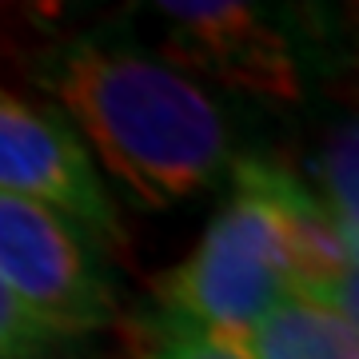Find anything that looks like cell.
Wrapping results in <instances>:
<instances>
[{
  "label": "cell",
  "instance_id": "1",
  "mask_svg": "<svg viewBox=\"0 0 359 359\" xmlns=\"http://www.w3.org/2000/svg\"><path fill=\"white\" fill-rule=\"evenodd\" d=\"M36 84L104 184L112 180L148 212L208 192L231 160V132L212 92L140 44L68 40L44 56Z\"/></svg>",
  "mask_w": 359,
  "mask_h": 359
},
{
  "label": "cell",
  "instance_id": "2",
  "mask_svg": "<svg viewBox=\"0 0 359 359\" xmlns=\"http://www.w3.org/2000/svg\"><path fill=\"white\" fill-rule=\"evenodd\" d=\"M292 292H320L355 316V252L287 168L236 160L224 208L156 283V316L240 339Z\"/></svg>",
  "mask_w": 359,
  "mask_h": 359
},
{
  "label": "cell",
  "instance_id": "3",
  "mask_svg": "<svg viewBox=\"0 0 359 359\" xmlns=\"http://www.w3.org/2000/svg\"><path fill=\"white\" fill-rule=\"evenodd\" d=\"M0 287L60 344L116 320L108 248L48 204L0 192Z\"/></svg>",
  "mask_w": 359,
  "mask_h": 359
},
{
  "label": "cell",
  "instance_id": "4",
  "mask_svg": "<svg viewBox=\"0 0 359 359\" xmlns=\"http://www.w3.org/2000/svg\"><path fill=\"white\" fill-rule=\"evenodd\" d=\"M0 192L48 204L76 219L108 252L124 244L120 208L68 120L0 84Z\"/></svg>",
  "mask_w": 359,
  "mask_h": 359
},
{
  "label": "cell",
  "instance_id": "5",
  "mask_svg": "<svg viewBox=\"0 0 359 359\" xmlns=\"http://www.w3.org/2000/svg\"><path fill=\"white\" fill-rule=\"evenodd\" d=\"M164 25V60L188 76H216L219 84L264 100H299V65L283 32L240 0H164L152 8Z\"/></svg>",
  "mask_w": 359,
  "mask_h": 359
},
{
  "label": "cell",
  "instance_id": "6",
  "mask_svg": "<svg viewBox=\"0 0 359 359\" xmlns=\"http://www.w3.org/2000/svg\"><path fill=\"white\" fill-rule=\"evenodd\" d=\"M240 347L248 359H355V316L320 292H292L240 335Z\"/></svg>",
  "mask_w": 359,
  "mask_h": 359
},
{
  "label": "cell",
  "instance_id": "7",
  "mask_svg": "<svg viewBox=\"0 0 359 359\" xmlns=\"http://www.w3.org/2000/svg\"><path fill=\"white\" fill-rule=\"evenodd\" d=\"M136 359H248L240 339L216 332H200L188 323H172L152 316L144 327V344Z\"/></svg>",
  "mask_w": 359,
  "mask_h": 359
},
{
  "label": "cell",
  "instance_id": "8",
  "mask_svg": "<svg viewBox=\"0 0 359 359\" xmlns=\"http://www.w3.org/2000/svg\"><path fill=\"white\" fill-rule=\"evenodd\" d=\"M323 184H327V196L320 200V208L327 212L335 236L344 240V248L355 252V132H351V124L327 148Z\"/></svg>",
  "mask_w": 359,
  "mask_h": 359
},
{
  "label": "cell",
  "instance_id": "9",
  "mask_svg": "<svg viewBox=\"0 0 359 359\" xmlns=\"http://www.w3.org/2000/svg\"><path fill=\"white\" fill-rule=\"evenodd\" d=\"M60 339L0 287V359H56Z\"/></svg>",
  "mask_w": 359,
  "mask_h": 359
}]
</instances>
